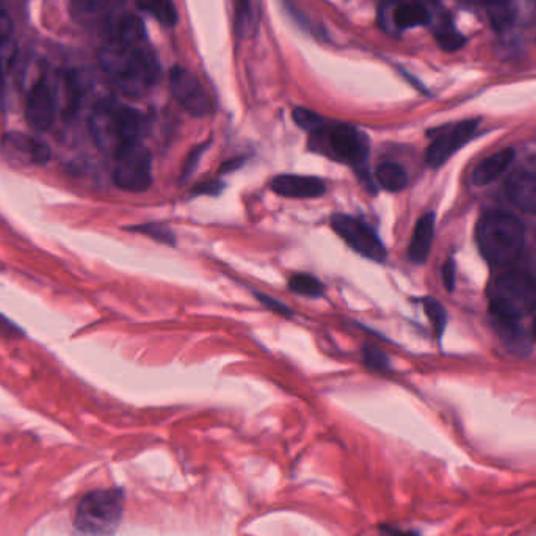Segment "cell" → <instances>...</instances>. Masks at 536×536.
Instances as JSON below:
<instances>
[{
	"instance_id": "cell-1",
	"label": "cell",
	"mask_w": 536,
	"mask_h": 536,
	"mask_svg": "<svg viewBox=\"0 0 536 536\" xmlns=\"http://www.w3.org/2000/svg\"><path fill=\"white\" fill-rule=\"evenodd\" d=\"M100 63L111 83L131 98L150 93L161 79L159 61L139 17H122L115 37L100 50Z\"/></svg>"
},
{
	"instance_id": "cell-2",
	"label": "cell",
	"mask_w": 536,
	"mask_h": 536,
	"mask_svg": "<svg viewBox=\"0 0 536 536\" xmlns=\"http://www.w3.org/2000/svg\"><path fill=\"white\" fill-rule=\"evenodd\" d=\"M148 129L143 113L113 100H102L89 117V132L94 143L115 155L122 146L140 142Z\"/></svg>"
},
{
	"instance_id": "cell-3",
	"label": "cell",
	"mask_w": 536,
	"mask_h": 536,
	"mask_svg": "<svg viewBox=\"0 0 536 536\" xmlns=\"http://www.w3.org/2000/svg\"><path fill=\"white\" fill-rule=\"evenodd\" d=\"M310 150L331 161L352 166L369 185H373L367 173L371 143L364 132L342 122L327 121L321 129L310 132Z\"/></svg>"
},
{
	"instance_id": "cell-4",
	"label": "cell",
	"mask_w": 536,
	"mask_h": 536,
	"mask_svg": "<svg viewBox=\"0 0 536 536\" xmlns=\"http://www.w3.org/2000/svg\"><path fill=\"white\" fill-rule=\"evenodd\" d=\"M477 245L491 266H507L524 247V227L505 212H488L477 225Z\"/></svg>"
},
{
	"instance_id": "cell-5",
	"label": "cell",
	"mask_w": 536,
	"mask_h": 536,
	"mask_svg": "<svg viewBox=\"0 0 536 536\" xmlns=\"http://www.w3.org/2000/svg\"><path fill=\"white\" fill-rule=\"evenodd\" d=\"M124 500L126 496L121 488L87 492L74 511V529L83 536L113 535L121 524Z\"/></svg>"
},
{
	"instance_id": "cell-6",
	"label": "cell",
	"mask_w": 536,
	"mask_h": 536,
	"mask_svg": "<svg viewBox=\"0 0 536 536\" xmlns=\"http://www.w3.org/2000/svg\"><path fill=\"white\" fill-rule=\"evenodd\" d=\"M488 300L496 319L518 321L535 310V278L527 271H503L489 284Z\"/></svg>"
},
{
	"instance_id": "cell-7",
	"label": "cell",
	"mask_w": 536,
	"mask_h": 536,
	"mask_svg": "<svg viewBox=\"0 0 536 536\" xmlns=\"http://www.w3.org/2000/svg\"><path fill=\"white\" fill-rule=\"evenodd\" d=\"M152 155L142 142L122 146L115 152L113 183L131 194H143L152 185Z\"/></svg>"
},
{
	"instance_id": "cell-8",
	"label": "cell",
	"mask_w": 536,
	"mask_h": 536,
	"mask_svg": "<svg viewBox=\"0 0 536 536\" xmlns=\"http://www.w3.org/2000/svg\"><path fill=\"white\" fill-rule=\"evenodd\" d=\"M331 226L343 242H347L350 248L360 253L363 257L383 262L386 259L387 251L383 245L382 238L372 229L367 223L352 215L336 214L331 216Z\"/></svg>"
},
{
	"instance_id": "cell-9",
	"label": "cell",
	"mask_w": 536,
	"mask_h": 536,
	"mask_svg": "<svg viewBox=\"0 0 536 536\" xmlns=\"http://www.w3.org/2000/svg\"><path fill=\"white\" fill-rule=\"evenodd\" d=\"M170 89L177 102L192 117L203 118L212 110L209 94L194 72L174 67L170 71Z\"/></svg>"
},
{
	"instance_id": "cell-10",
	"label": "cell",
	"mask_w": 536,
	"mask_h": 536,
	"mask_svg": "<svg viewBox=\"0 0 536 536\" xmlns=\"http://www.w3.org/2000/svg\"><path fill=\"white\" fill-rule=\"evenodd\" d=\"M0 154L13 165H46L50 161L49 146L21 132L6 133L0 142Z\"/></svg>"
},
{
	"instance_id": "cell-11",
	"label": "cell",
	"mask_w": 536,
	"mask_h": 536,
	"mask_svg": "<svg viewBox=\"0 0 536 536\" xmlns=\"http://www.w3.org/2000/svg\"><path fill=\"white\" fill-rule=\"evenodd\" d=\"M477 128H478L477 120H468L443 131L428 146L426 155V163L432 168L444 165L457 151L469 143L472 137L476 135Z\"/></svg>"
},
{
	"instance_id": "cell-12",
	"label": "cell",
	"mask_w": 536,
	"mask_h": 536,
	"mask_svg": "<svg viewBox=\"0 0 536 536\" xmlns=\"http://www.w3.org/2000/svg\"><path fill=\"white\" fill-rule=\"evenodd\" d=\"M57 115V93L46 80L35 83L26 104V120L30 128L45 132L52 128Z\"/></svg>"
},
{
	"instance_id": "cell-13",
	"label": "cell",
	"mask_w": 536,
	"mask_h": 536,
	"mask_svg": "<svg viewBox=\"0 0 536 536\" xmlns=\"http://www.w3.org/2000/svg\"><path fill=\"white\" fill-rule=\"evenodd\" d=\"M270 188L284 198L310 199L325 194L327 184L319 177L281 174L271 181Z\"/></svg>"
},
{
	"instance_id": "cell-14",
	"label": "cell",
	"mask_w": 536,
	"mask_h": 536,
	"mask_svg": "<svg viewBox=\"0 0 536 536\" xmlns=\"http://www.w3.org/2000/svg\"><path fill=\"white\" fill-rule=\"evenodd\" d=\"M505 190L510 201L518 209L536 215V174L527 172L514 173L505 184Z\"/></svg>"
},
{
	"instance_id": "cell-15",
	"label": "cell",
	"mask_w": 536,
	"mask_h": 536,
	"mask_svg": "<svg viewBox=\"0 0 536 536\" xmlns=\"http://www.w3.org/2000/svg\"><path fill=\"white\" fill-rule=\"evenodd\" d=\"M435 237V215L426 214L415 223V233L409 244V259L415 264H424L428 259Z\"/></svg>"
},
{
	"instance_id": "cell-16",
	"label": "cell",
	"mask_w": 536,
	"mask_h": 536,
	"mask_svg": "<svg viewBox=\"0 0 536 536\" xmlns=\"http://www.w3.org/2000/svg\"><path fill=\"white\" fill-rule=\"evenodd\" d=\"M513 159V150H503L492 154L491 157H488L476 166V170L472 173V183L476 185L491 184L494 179H498L509 168Z\"/></svg>"
},
{
	"instance_id": "cell-17",
	"label": "cell",
	"mask_w": 536,
	"mask_h": 536,
	"mask_svg": "<svg viewBox=\"0 0 536 536\" xmlns=\"http://www.w3.org/2000/svg\"><path fill=\"white\" fill-rule=\"evenodd\" d=\"M393 23L398 30H408L430 23V15L420 2H402L393 10Z\"/></svg>"
},
{
	"instance_id": "cell-18",
	"label": "cell",
	"mask_w": 536,
	"mask_h": 536,
	"mask_svg": "<svg viewBox=\"0 0 536 536\" xmlns=\"http://www.w3.org/2000/svg\"><path fill=\"white\" fill-rule=\"evenodd\" d=\"M375 183L387 192H402L408 185V173L397 162H382L376 166Z\"/></svg>"
},
{
	"instance_id": "cell-19",
	"label": "cell",
	"mask_w": 536,
	"mask_h": 536,
	"mask_svg": "<svg viewBox=\"0 0 536 536\" xmlns=\"http://www.w3.org/2000/svg\"><path fill=\"white\" fill-rule=\"evenodd\" d=\"M487 6L492 27L505 30L513 24L516 16V0H481Z\"/></svg>"
},
{
	"instance_id": "cell-20",
	"label": "cell",
	"mask_w": 536,
	"mask_h": 536,
	"mask_svg": "<svg viewBox=\"0 0 536 536\" xmlns=\"http://www.w3.org/2000/svg\"><path fill=\"white\" fill-rule=\"evenodd\" d=\"M140 10L150 13L159 23L173 27L177 23L176 6L173 0H135Z\"/></svg>"
},
{
	"instance_id": "cell-21",
	"label": "cell",
	"mask_w": 536,
	"mask_h": 536,
	"mask_svg": "<svg viewBox=\"0 0 536 536\" xmlns=\"http://www.w3.org/2000/svg\"><path fill=\"white\" fill-rule=\"evenodd\" d=\"M499 321V336L502 338L505 345L509 347L511 353L524 354L531 343L527 341L522 330L520 327L514 325L516 321H503V319H498Z\"/></svg>"
},
{
	"instance_id": "cell-22",
	"label": "cell",
	"mask_w": 536,
	"mask_h": 536,
	"mask_svg": "<svg viewBox=\"0 0 536 536\" xmlns=\"http://www.w3.org/2000/svg\"><path fill=\"white\" fill-rule=\"evenodd\" d=\"M289 289L303 297H310V299H319L325 292V286L321 284V279L306 275V273H299L293 275L289 281Z\"/></svg>"
},
{
	"instance_id": "cell-23",
	"label": "cell",
	"mask_w": 536,
	"mask_h": 536,
	"mask_svg": "<svg viewBox=\"0 0 536 536\" xmlns=\"http://www.w3.org/2000/svg\"><path fill=\"white\" fill-rule=\"evenodd\" d=\"M132 233H140L146 236V237L152 238L159 244L170 245L174 247L176 244V237L173 234L170 227L163 226L161 223H144V225H139V226L129 227Z\"/></svg>"
},
{
	"instance_id": "cell-24",
	"label": "cell",
	"mask_w": 536,
	"mask_h": 536,
	"mask_svg": "<svg viewBox=\"0 0 536 536\" xmlns=\"http://www.w3.org/2000/svg\"><path fill=\"white\" fill-rule=\"evenodd\" d=\"M424 310H426V314L428 315V319L432 321L435 331L441 336L444 330H446V325H447V312L444 310L443 304L439 303L437 300L426 299L424 301Z\"/></svg>"
},
{
	"instance_id": "cell-25",
	"label": "cell",
	"mask_w": 536,
	"mask_h": 536,
	"mask_svg": "<svg viewBox=\"0 0 536 536\" xmlns=\"http://www.w3.org/2000/svg\"><path fill=\"white\" fill-rule=\"evenodd\" d=\"M437 45L441 46L444 50H457L465 45V37L455 30L450 24L441 26L436 30Z\"/></svg>"
},
{
	"instance_id": "cell-26",
	"label": "cell",
	"mask_w": 536,
	"mask_h": 536,
	"mask_svg": "<svg viewBox=\"0 0 536 536\" xmlns=\"http://www.w3.org/2000/svg\"><path fill=\"white\" fill-rule=\"evenodd\" d=\"M293 121L299 124L300 128L308 131V132H314L317 129H321L328 120L317 115L315 111L308 110V109H295L292 113Z\"/></svg>"
},
{
	"instance_id": "cell-27",
	"label": "cell",
	"mask_w": 536,
	"mask_h": 536,
	"mask_svg": "<svg viewBox=\"0 0 536 536\" xmlns=\"http://www.w3.org/2000/svg\"><path fill=\"white\" fill-rule=\"evenodd\" d=\"M363 360L372 371H389V367H391L386 354L383 353L382 350L371 347V345H367L363 350Z\"/></svg>"
},
{
	"instance_id": "cell-28",
	"label": "cell",
	"mask_w": 536,
	"mask_h": 536,
	"mask_svg": "<svg viewBox=\"0 0 536 536\" xmlns=\"http://www.w3.org/2000/svg\"><path fill=\"white\" fill-rule=\"evenodd\" d=\"M253 12H251V0H236V28L238 34H247L253 26Z\"/></svg>"
},
{
	"instance_id": "cell-29",
	"label": "cell",
	"mask_w": 536,
	"mask_h": 536,
	"mask_svg": "<svg viewBox=\"0 0 536 536\" xmlns=\"http://www.w3.org/2000/svg\"><path fill=\"white\" fill-rule=\"evenodd\" d=\"M209 148V144H199L196 146L190 154H188L187 159L184 162L183 165V174H181V179L183 181H187L188 177L194 174V170H196V166H198L199 161H201V157L205 154V151Z\"/></svg>"
},
{
	"instance_id": "cell-30",
	"label": "cell",
	"mask_w": 536,
	"mask_h": 536,
	"mask_svg": "<svg viewBox=\"0 0 536 536\" xmlns=\"http://www.w3.org/2000/svg\"><path fill=\"white\" fill-rule=\"evenodd\" d=\"M255 295L257 297L260 303L264 304L268 310H273V312L284 315V317H292L293 310L289 308L288 304L282 303L279 300L273 299V297L267 295V293L256 292Z\"/></svg>"
},
{
	"instance_id": "cell-31",
	"label": "cell",
	"mask_w": 536,
	"mask_h": 536,
	"mask_svg": "<svg viewBox=\"0 0 536 536\" xmlns=\"http://www.w3.org/2000/svg\"><path fill=\"white\" fill-rule=\"evenodd\" d=\"M225 184L220 181H205L194 188V196H218L222 194Z\"/></svg>"
},
{
	"instance_id": "cell-32",
	"label": "cell",
	"mask_w": 536,
	"mask_h": 536,
	"mask_svg": "<svg viewBox=\"0 0 536 536\" xmlns=\"http://www.w3.org/2000/svg\"><path fill=\"white\" fill-rule=\"evenodd\" d=\"M0 336L4 338H23V330L17 328L13 321L0 315Z\"/></svg>"
},
{
	"instance_id": "cell-33",
	"label": "cell",
	"mask_w": 536,
	"mask_h": 536,
	"mask_svg": "<svg viewBox=\"0 0 536 536\" xmlns=\"http://www.w3.org/2000/svg\"><path fill=\"white\" fill-rule=\"evenodd\" d=\"M13 32L12 19L0 10V46L5 45Z\"/></svg>"
},
{
	"instance_id": "cell-34",
	"label": "cell",
	"mask_w": 536,
	"mask_h": 536,
	"mask_svg": "<svg viewBox=\"0 0 536 536\" xmlns=\"http://www.w3.org/2000/svg\"><path fill=\"white\" fill-rule=\"evenodd\" d=\"M455 262L452 259H448L443 267V279L444 286L447 289L448 292H454L455 289Z\"/></svg>"
},
{
	"instance_id": "cell-35",
	"label": "cell",
	"mask_w": 536,
	"mask_h": 536,
	"mask_svg": "<svg viewBox=\"0 0 536 536\" xmlns=\"http://www.w3.org/2000/svg\"><path fill=\"white\" fill-rule=\"evenodd\" d=\"M74 2L79 10H82L83 13H91L100 8L105 0H74Z\"/></svg>"
},
{
	"instance_id": "cell-36",
	"label": "cell",
	"mask_w": 536,
	"mask_h": 536,
	"mask_svg": "<svg viewBox=\"0 0 536 536\" xmlns=\"http://www.w3.org/2000/svg\"><path fill=\"white\" fill-rule=\"evenodd\" d=\"M382 536H420L419 533H415L413 531H404V529H398V527H389V525H383Z\"/></svg>"
},
{
	"instance_id": "cell-37",
	"label": "cell",
	"mask_w": 536,
	"mask_h": 536,
	"mask_svg": "<svg viewBox=\"0 0 536 536\" xmlns=\"http://www.w3.org/2000/svg\"><path fill=\"white\" fill-rule=\"evenodd\" d=\"M244 163H245V161H244V159H242V157H238V159H233V161L225 162V163H223V165H222V170H220V172H222V173L236 172V170H238V168H240V166L244 165Z\"/></svg>"
},
{
	"instance_id": "cell-38",
	"label": "cell",
	"mask_w": 536,
	"mask_h": 536,
	"mask_svg": "<svg viewBox=\"0 0 536 536\" xmlns=\"http://www.w3.org/2000/svg\"><path fill=\"white\" fill-rule=\"evenodd\" d=\"M4 46H0V49H2ZM2 82H4V57L0 54V89H2Z\"/></svg>"
},
{
	"instance_id": "cell-39",
	"label": "cell",
	"mask_w": 536,
	"mask_h": 536,
	"mask_svg": "<svg viewBox=\"0 0 536 536\" xmlns=\"http://www.w3.org/2000/svg\"><path fill=\"white\" fill-rule=\"evenodd\" d=\"M535 336H536V321H535Z\"/></svg>"
}]
</instances>
